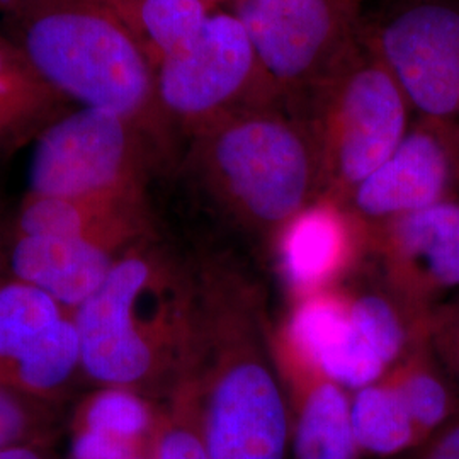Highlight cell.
Segmentation results:
<instances>
[{
    "label": "cell",
    "instance_id": "cell-1",
    "mask_svg": "<svg viewBox=\"0 0 459 459\" xmlns=\"http://www.w3.org/2000/svg\"><path fill=\"white\" fill-rule=\"evenodd\" d=\"M83 379L102 390L167 394L195 368L201 305L196 265L155 238L117 257L74 312Z\"/></svg>",
    "mask_w": 459,
    "mask_h": 459
},
{
    "label": "cell",
    "instance_id": "cell-2",
    "mask_svg": "<svg viewBox=\"0 0 459 459\" xmlns=\"http://www.w3.org/2000/svg\"><path fill=\"white\" fill-rule=\"evenodd\" d=\"M14 45L34 74L79 108L128 119L165 162L176 130L157 98L155 68L100 0H24L13 14Z\"/></svg>",
    "mask_w": 459,
    "mask_h": 459
},
{
    "label": "cell",
    "instance_id": "cell-3",
    "mask_svg": "<svg viewBox=\"0 0 459 459\" xmlns=\"http://www.w3.org/2000/svg\"><path fill=\"white\" fill-rule=\"evenodd\" d=\"M187 167L235 223L276 235L322 196L318 148L303 113L259 104L218 117L189 136Z\"/></svg>",
    "mask_w": 459,
    "mask_h": 459
},
{
    "label": "cell",
    "instance_id": "cell-4",
    "mask_svg": "<svg viewBox=\"0 0 459 459\" xmlns=\"http://www.w3.org/2000/svg\"><path fill=\"white\" fill-rule=\"evenodd\" d=\"M298 109L318 148L322 196L345 204L405 138L413 108L362 28Z\"/></svg>",
    "mask_w": 459,
    "mask_h": 459
},
{
    "label": "cell",
    "instance_id": "cell-5",
    "mask_svg": "<svg viewBox=\"0 0 459 459\" xmlns=\"http://www.w3.org/2000/svg\"><path fill=\"white\" fill-rule=\"evenodd\" d=\"M164 157L128 119L70 108L36 136L30 195L147 196L152 170Z\"/></svg>",
    "mask_w": 459,
    "mask_h": 459
},
{
    "label": "cell",
    "instance_id": "cell-6",
    "mask_svg": "<svg viewBox=\"0 0 459 459\" xmlns=\"http://www.w3.org/2000/svg\"><path fill=\"white\" fill-rule=\"evenodd\" d=\"M160 108L187 138L221 116L259 104H282L265 82L244 24L214 11L187 48L155 68Z\"/></svg>",
    "mask_w": 459,
    "mask_h": 459
},
{
    "label": "cell",
    "instance_id": "cell-7",
    "mask_svg": "<svg viewBox=\"0 0 459 459\" xmlns=\"http://www.w3.org/2000/svg\"><path fill=\"white\" fill-rule=\"evenodd\" d=\"M364 0H233L273 94L298 108L362 30Z\"/></svg>",
    "mask_w": 459,
    "mask_h": 459
},
{
    "label": "cell",
    "instance_id": "cell-8",
    "mask_svg": "<svg viewBox=\"0 0 459 459\" xmlns=\"http://www.w3.org/2000/svg\"><path fill=\"white\" fill-rule=\"evenodd\" d=\"M364 33L424 117H459V0H396Z\"/></svg>",
    "mask_w": 459,
    "mask_h": 459
},
{
    "label": "cell",
    "instance_id": "cell-9",
    "mask_svg": "<svg viewBox=\"0 0 459 459\" xmlns=\"http://www.w3.org/2000/svg\"><path fill=\"white\" fill-rule=\"evenodd\" d=\"M386 290L419 322L459 288V201L449 199L368 229Z\"/></svg>",
    "mask_w": 459,
    "mask_h": 459
},
{
    "label": "cell",
    "instance_id": "cell-10",
    "mask_svg": "<svg viewBox=\"0 0 459 459\" xmlns=\"http://www.w3.org/2000/svg\"><path fill=\"white\" fill-rule=\"evenodd\" d=\"M459 181L456 119L424 117L394 153L352 191L345 206L366 229L455 199Z\"/></svg>",
    "mask_w": 459,
    "mask_h": 459
},
{
    "label": "cell",
    "instance_id": "cell-11",
    "mask_svg": "<svg viewBox=\"0 0 459 459\" xmlns=\"http://www.w3.org/2000/svg\"><path fill=\"white\" fill-rule=\"evenodd\" d=\"M274 351L351 392L390 371L356 325L351 293L339 286L295 299L282 327L274 332Z\"/></svg>",
    "mask_w": 459,
    "mask_h": 459
},
{
    "label": "cell",
    "instance_id": "cell-12",
    "mask_svg": "<svg viewBox=\"0 0 459 459\" xmlns=\"http://www.w3.org/2000/svg\"><path fill=\"white\" fill-rule=\"evenodd\" d=\"M274 244L281 278L298 299L339 286L368 247V229L345 204L320 196L276 231Z\"/></svg>",
    "mask_w": 459,
    "mask_h": 459
},
{
    "label": "cell",
    "instance_id": "cell-13",
    "mask_svg": "<svg viewBox=\"0 0 459 459\" xmlns=\"http://www.w3.org/2000/svg\"><path fill=\"white\" fill-rule=\"evenodd\" d=\"M210 459H284L288 403L278 381H240L197 396Z\"/></svg>",
    "mask_w": 459,
    "mask_h": 459
},
{
    "label": "cell",
    "instance_id": "cell-14",
    "mask_svg": "<svg viewBox=\"0 0 459 459\" xmlns=\"http://www.w3.org/2000/svg\"><path fill=\"white\" fill-rule=\"evenodd\" d=\"M17 235H60L117 255L155 238L147 196H39L22 199L13 218Z\"/></svg>",
    "mask_w": 459,
    "mask_h": 459
},
{
    "label": "cell",
    "instance_id": "cell-15",
    "mask_svg": "<svg viewBox=\"0 0 459 459\" xmlns=\"http://www.w3.org/2000/svg\"><path fill=\"white\" fill-rule=\"evenodd\" d=\"M117 257L70 237L13 233L9 276L41 290L74 315L102 286Z\"/></svg>",
    "mask_w": 459,
    "mask_h": 459
},
{
    "label": "cell",
    "instance_id": "cell-16",
    "mask_svg": "<svg viewBox=\"0 0 459 459\" xmlns=\"http://www.w3.org/2000/svg\"><path fill=\"white\" fill-rule=\"evenodd\" d=\"M274 354L284 386L296 402V459L356 458L351 398L344 388L312 368Z\"/></svg>",
    "mask_w": 459,
    "mask_h": 459
},
{
    "label": "cell",
    "instance_id": "cell-17",
    "mask_svg": "<svg viewBox=\"0 0 459 459\" xmlns=\"http://www.w3.org/2000/svg\"><path fill=\"white\" fill-rule=\"evenodd\" d=\"M133 34L153 68L187 48L216 11L212 0H100Z\"/></svg>",
    "mask_w": 459,
    "mask_h": 459
},
{
    "label": "cell",
    "instance_id": "cell-18",
    "mask_svg": "<svg viewBox=\"0 0 459 459\" xmlns=\"http://www.w3.org/2000/svg\"><path fill=\"white\" fill-rule=\"evenodd\" d=\"M72 315L28 282L9 278L0 282V375L19 361L39 337Z\"/></svg>",
    "mask_w": 459,
    "mask_h": 459
},
{
    "label": "cell",
    "instance_id": "cell-19",
    "mask_svg": "<svg viewBox=\"0 0 459 459\" xmlns=\"http://www.w3.org/2000/svg\"><path fill=\"white\" fill-rule=\"evenodd\" d=\"M351 426L358 447L379 456L405 449L419 434L411 413L386 377L354 392Z\"/></svg>",
    "mask_w": 459,
    "mask_h": 459
},
{
    "label": "cell",
    "instance_id": "cell-20",
    "mask_svg": "<svg viewBox=\"0 0 459 459\" xmlns=\"http://www.w3.org/2000/svg\"><path fill=\"white\" fill-rule=\"evenodd\" d=\"M72 106L31 68L0 79V152L38 136Z\"/></svg>",
    "mask_w": 459,
    "mask_h": 459
},
{
    "label": "cell",
    "instance_id": "cell-21",
    "mask_svg": "<svg viewBox=\"0 0 459 459\" xmlns=\"http://www.w3.org/2000/svg\"><path fill=\"white\" fill-rule=\"evenodd\" d=\"M432 356L434 352L427 337L407 352L402 361L396 362L385 377L411 413L417 432L443 424L455 403L449 383L441 375Z\"/></svg>",
    "mask_w": 459,
    "mask_h": 459
},
{
    "label": "cell",
    "instance_id": "cell-22",
    "mask_svg": "<svg viewBox=\"0 0 459 459\" xmlns=\"http://www.w3.org/2000/svg\"><path fill=\"white\" fill-rule=\"evenodd\" d=\"M167 407L155 420L153 459H210L199 417L193 371L165 396Z\"/></svg>",
    "mask_w": 459,
    "mask_h": 459
},
{
    "label": "cell",
    "instance_id": "cell-23",
    "mask_svg": "<svg viewBox=\"0 0 459 459\" xmlns=\"http://www.w3.org/2000/svg\"><path fill=\"white\" fill-rule=\"evenodd\" d=\"M62 420V403L38 400L0 385V449L11 446L43 447Z\"/></svg>",
    "mask_w": 459,
    "mask_h": 459
},
{
    "label": "cell",
    "instance_id": "cell-24",
    "mask_svg": "<svg viewBox=\"0 0 459 459\" xmlns=\"http://www.w3.org/2000/svg\"><path fill=\"white\" fill-rule=\"evenodd\" d=\"M429 344L439 364L459 383V312L443 307L430 315L427 324Z\"/></svg>",
    "mask_w": 459,
    "mask_h": 459
},
{
    "label": "cell",
    "instance_id": "cell-25",
    "mask_svg": "<svg viewBox=\"0 0 459 459\" xmlns=\"http://www.w3.org/2000/svg\"><path fill=\"white\" fill-rule=\"evenodd\" d=\"M30 68L13 39L0 36V79Z\"/></svg>",
    "mask_w": 459,
    "mask_h": 459
},
{
    "label": "cell",
    "instance_id": "cell-26",
    "mask_svg": "<svg viewBox=\"0 0 459 459\" xmlns=\"http://www.w3.org/2000/svg\"><path fill=\"white\" fill-rule=\"evenodd\" d=\"M13 237V218L9 220L0 204V282L9 278V246Z\"/></svg>",
    "mask_w": 459,
    "mask_h": 459
},
{
    "label": "cell",
    "instance_id": "cell-27",
    "mask_svg": "<svg viewBox=\"0 0 459 459\" xmlns=\"http://www.w3.org/2000/svg\"><path fill=\"white\" fill-rule=\"evenodd\" d=\"M426 459H459V426L446 432Z\"/></svg>",
    "mask_w": 459,
    "mask_h": 459
},
{
    "label": "cell",
    "instance_id": "cell-28",
    "mask_svg": "<svg viewBox=\"0 0 459 459\" xmlns=\"http://www.w3.org/2000/svg\"><path fill=\"white\" fill-rule=\"evenodd\" d=\"M0 459H45L39 455V447L34 446H11L0 449Z\"/></svg>",
    "mask_w": 459,
    "mask_h": 459
},
{
    "label": "cell",
    "instance_id": "cell-29",
    "mask_svg": "<svg viewBox=\"0 0 459 459\" xmlns=\"http://www.w3.org/2000/svg\"><path fill=\"white\" fill-rule=\"evenodd\" d=\"M22 2H24V0H0V11L7 13L9 16H13L17 9L21 7Z\"/></svg>",
    "mask_w": 459,
    "mask_h": 459
},
{
    "label": "cell",
    "instance_id": "cell-30",
    "mask_svg": "<svg viewBox=\"0 0 459 459\" xmlns=\"http://www.w3.org/2000/svg\"><path fill=\"white\" fill-rule=\"evenodd\" d=\"M212 2H213V4H216V5H220L221 2H229V0H212Z\"/></svg>",
    "mask_w": 459,
    "mask_h": 459
},
{
    "label": "cell",
    "instance_id": "cell-31",
    "mask_svg": "<svg viewBox=\"0 0 459 459\" xmlns=\"http://www.w3.org/2000/svg\"><path fill=\"white\" fill-rule=\"evenodd\" d=\"M455 308H456V310H458V312H459V303H458V305H456V307H455Z\"/></svg>",
    "mask_w": 459,
    "mask_h": 459
},
{
    "label": "cell",
    "instance_id": "cell-32",
    "mask_svg": "<svg viewBox=\"0 0 459 459\" xmlns=\"http://www.w3.org/2000/svg\"><path fill=\"white\" fill-rule=\"evenodd\" d=\"M229 2H233V0H229Z\"/></svg>",
    "mask_w": 459,
    "mask_h": 459
}]
</instances>
